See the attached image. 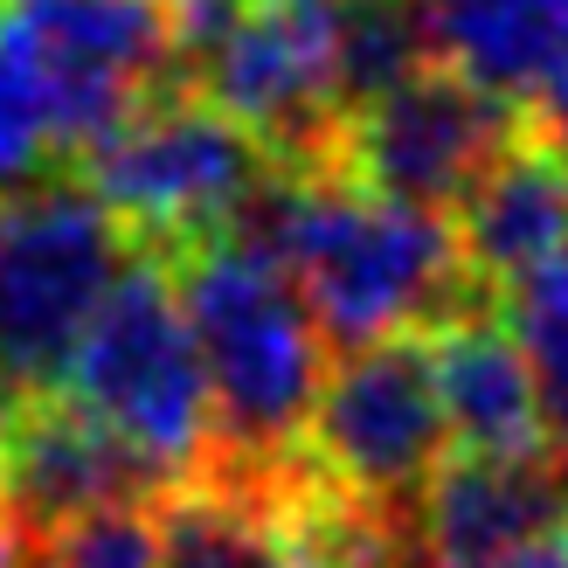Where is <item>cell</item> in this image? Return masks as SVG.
Segmentation results:
<instances>
[{"mask_svg": "<svg viewBox=\"0 0 568 568\" xmlns=\"http://www.w3.org/2000/svg\"><path fill=\"white\" fill-rule=\"evenodd\" d=\"M222 236L292 271L333 347L423 333L478 305L450 215L388 202L339 166H271Z\"/></svg>", "mask_w": 568, "mask_h": 568, "instance_id": "1", "label": "cell"}, {"mask_svg": "<svg viewBox=\"0 0 568 568\" xmlns=\"http://www.w3.org/2000/svg\"><path fill=\"white\" fill-rule=\"evenodd\" d=\"M166 264L215 403L209 471L292 478L305 465V423L333 367V339L312 320L305 292L284 264L236 236H209Z\"/></svg>", "mask_w": 568, "mask_h": 568, "instance_id": "2", "label": "cell"}, {"mask_svg": "<svg viewBox=\"0 0 568 568\" xmlns=\"http://www.w3.org/2000/svg\"><path fill=\"white\" fill-rule=\"evenodd\" d=\"M83 416H98L153 486H181V478L209 471L215 458V403L202 375V347L174 292V264L166 257H132L119 284L104 292L98 320L83 326L77 354L63 367V388Z\"/></svg>", "mask_w": 568, "mask_h": 568, "instance_id": "3", "label": "cell"}, {"mask_svg": "<svg viewBox=\"0 0 568 568\" xmlns=\"http://www.w3.org/2000/svg\"><path fill=\"white\" fill-rule=\"evenodd\" d=\"M125 264L119 215L83 181H42L0 202V382L21 403L63 388L77 339Z\"/></svg>", "mask_w": 568, "mask_h": 568, "instance_id": "4", "label": "cell"}, {"mask_svg": "<svg viewBox=\"0 0 568 568\" xmlns=\"http://www.w3.org/2000/svg\"><path fill=\"white\" fill-rule=\"evenodd\" d=\"M271 166L277 160L202 91H153L91 153V194L119 215L125 236L181 257L230 230Z\"/></svg>", "mask_w": 568, "mask_h": 568, "instance_id": "5", "label": "cell"}, {"mask_svg": "<svg viewBox=\"0 0 568 568\" xmlns=\"http://www.w3.org/2000/svg\"><path fill=\"white\" fill-rule=\"evenodd\" d=\"M450 458V423L437 403V367L423 333H388L339 347L305 423V471L361 506L403 514Z\"/></svg>", "mask_w": 568, "mask_h": 568, "instance_id": "6", "label": "cell"}, {"mask_svg": "<svg viewBox=\"0 0 568 568\" xmlns=\"http://www.w3.org/2000/svg\"><path fill=\"white\" fill-rule=\"evenodd\" d=\"M520 139V111L499 104L493 91L465 83L458 70L423 63L395 91L367 98L339 119L333 166L388 202L458 215V202L486 181V166Z\"/></svg>", "mask_w": 568, "mask_h": 568, "instance_id": "7", "label": "cell"}, {"mask_svg": "<svg viewBox=\"0 0 568 568\" xmlns=\"http://www.w3.org/2000/svg\"><path fill=\"white\" fill-rule=\"evenodd\" d=\"M194 91L230 111L277 166H333L347 119L333 77V0H250L194 63Z\"/></svg>", "mask_w": 568, "mask_h": 568, "instance_id": "8", "label": "cell"}, {"mask_svg": "<svg viewBox=\"0 0 568 568\" xmlns=\"http://www.w3.org/2000/svg\"><path fill=\"white\" fill-rule=\"evenodd\" d=\"M568 527L561 458H471L450 450L416 499V548L430 568H478Z\"/></svg>", "mask_w": 568, "mask_h": 568, "instance_id": "9", "label": "cell"}, {"mask_svg": "<svg viewBox=\"0 0 568 568\" xmlns=\"http://www.w3.org/2000/svg\"><path fill=\"white\" fill-rule=\"evenodd\" d=\"M153 493H160L153 471L98 416H83L70 395H36L21 409L8 465H0V506L28 534H49L77 514H98V506H119V499H153Z\"/></svg>", "mask_w": 568, "mask_h": 568, "instance_id": "10", "label": "cell"}, {"mask_svg": "<svg viewBox=\"0 0 568 568\" xmlns=\"http://www.w3.org/2000/svg\"><path fill=\"white\" fill-rule=\"evenodd\" d=\"M450 230H458V257H465L471 284L499 292V298L520 277L561 264L568 257V153L520 125V139L458 202Z\"/></svg>", "mask_w": 568, "mask_h": 568, "instance_id": "11", "label": "cell"}, {"mask_svg": "<svg viewBox=\"0 0 568 568\" xmlns=\"http://www.w3.org/2000/svg\"><path fill=\"white\" fill-rule=\"evenodd\" d=\"M423 339H430L450 450H471V458H555L548 430H541V395H534L527 354L514 347L506 320L465 305L450 320L423 326Z\"/></svg>", "mask_w": 568, "mask_h": 568, "instance_id": "12", "label": "cell"}, {"mask_svg": "<svg viewBox=\"0 0 568 568\" xmlns=\"http://www.w3.org/2000/svg\"><path fill=\"white\" fill-rule=\"evenodd\" d=\"M430 63L514 104L520 119L568 77V0H416Z\"/></svg>", "mask_w": 568, "mask_h": 568, "instance_id": "13", "label": "cell"}, {"mask_svg": "<svg viewBox=\"0 0 568 568\" xmlns=\"http://www.w3.org/2000/svg\"><path fill=\"white\" fill-rule=\"evenodd\" d=\"M277 493H284V478L257 486V478H230V471H194L181 486H166L160 493V568H292Z\"/></svg>", "mask_w": 568, "mask_h": 568, "instance_id": "14", "label": "cell"}, {"mask_svg": "<svg viewBox=\"0 0 568 568\" xmlns=\"http://www.w3.org/2000/svg\"><path fill=\"white\" fill-rule=\"evenodd\" d=\"M49 160H70L55 63L21 0H0V194L42 187Z\"/></svg>", "mask_w": 568, "mask_h": 568, "instance_id": "15", "label": "cell"}, {"mask_svg": "<svg viewBox=\"0 0 568 568\" xmlns=\"http://www.w3.org/2000/svg\"><path fill=\"white\" fill-rule=\"evenodd\" d=\"M430 63L416 0H333V77L339 111H361L367 98L395 91L403 77Z\"/></svg>", "mask_w": 568, "mask_h": 568, "instance_id": "16", "label": "cell"}, {"mask_svg": "<svg viewBox=\"0 0 568 568\" xmlns=\"http://www.w3.org/2000/svg\"><path fill=\"white\" fill-rule=\"evenodd\" d=\"M499 320L514 333V347L527 354L534 395H541V430L548 450L568 465V257L520 277L514 292L499 298Z\"/></svg>", "mask_w": 568, "mask_h": 568, "instance_id": "17", "label": "cell"}, {"mask_svg": "<svg viewBox=\"0 0 568 568\" xmlns=\"http://www.w3.org/2000/svg\"><path fill=\"white\" fill-rule=\"evenodd\" d=\"M28 568H160V493L28 534Z\"/></svg>", "mask_w": 568, "mask_h": 568, "instance_id": "18", "label": "cell"}, {"mask_svg": "<svg viewBox=\"0 0 568 568\" xmlns=\"http://www.w3.org/2000/svg\"><path fill=\"white\" fill-rule=\"evenodd\" d=\"M478 568H568V527L541 534V541H527V548H506V555L478 561Z\"/></svg>", "mask_w": 568, "mask_h": 568, "instance_id": "19", "label": "cell"}, {"mask_svg": "<svg viewBox=\"0 0 568 568\" xmlns=\"http://www.w3.org/2000/svg\"><path fill=\"white\" fill-rule=\"evenodd\" d=\"M520 125H527L534 139H548V146H561V153H568V77H561V83H555V91H548L541 104H534V111H527V119H520Z\"/></svg>", "mask_w": 568, "mask_h": 568, "instance_id": "20", "label": "cell"}, {"mask_svg": "<svg viewBox=\"0 0 568 568\" xmlns=\"http://www.w3.org/2000/svg\"><path fill=\"white\" fill-rule=\"evenodd\" d=\"M0 568H28V527L0 506Z\"/></svg>", "mask_w": 568, "mask_h": 568, "instance_id": "21", "label": "cell"}, {"mask_svg": "<svg viewBox=\"0 0 568 568\" xmlns=\"http://www.w3.org/2000/svg\"><path fill=\"white\" fill-rule=\"evenodd\" d=\"M21 409H28V403H21V395H14L8 382H0V465H8V444H14V423H21Z\"/></svg>", "mask_w": 568, "mask_h": 568, "instance_id": "22", "label": "cell"}]
</instances>
